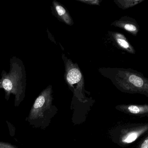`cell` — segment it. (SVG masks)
Here are the masks:
<instances>
[{"mask_svg":"<svg viewBox=\"0 0 148 148\" xmlns=\"http://www.w3.org/2000/svg\"><path fill=\"white\" fill-rule=\"evenodd\" d=\"M10 69L7 73L2 71L0 79V89L5 91V98L8 99L10 94L15 96L16 102L21 100L24 94L26 85L25 67L22 61L16 56L10 59Z\"/></svg>","mask_w":148,"mask_h":148,"instance_id":"7a4b0ae2","label":"cell"},{"mask_svg":"<svg viewBox=\"0 0 148 148\" xmlns=\"http://www.w3.org/2000/svg\"><path fill=\"white\" fill-rule=\"evenodd\" d=\"M0 148H16L11 144L5 142H0Z\"/></svg>","mask_w":148,"mask_h":148,"instance_id":"4fadbf2b","label":"cell"},{"mask_svg":"<svg viewBox=\"0 0 148 148\" xmlns=\"http://www.w3.org/2000/svg\"><path fill=\"white\" fill-rule=\"evenodd\" d=\"M65 61L66 73L65 78L68 84L76 90H82L84 85V79L82 73L78 67L74 64L72 61L66 59Z\"/></svg>","mask_w":148,"mask_h":148,"instance_id":"277c9868","label":"cell"},{"mask_svg":"<svg viewBox=\"0 0 148 148\" xmlns=\"http://www.w3.org/2000/svg\"><path fill=\"white\" fill-rule=\"evenodd\" d=\"M108 73L114 84L122 92L148 97V78L142 73L131 68L110 69Z\"/></svg>","mask_w":148,"mask_h":148,"instance_id":"6da1fadb","label":"cell"},{"mask_svg":"<svg viewBox=\"0 0 148 148\" xmlns=\"http://www.w3.org/2000/svg\"><path fill=\"white\" fill-rule=\"evenodd\" d=\"M79 1L82 2L84 3L87 4H90V5H99L101 1H97V0H91V1Z\"/></svg>","mask_w":148,"mask_h":148,"instance_id":"7c38bea8","label":"cell"},{"mask_svg":"<svg viewBox=\"0 0 148 148\" xmlns=\"http://www.w3.org/2000/svg\"></svg>","mask_w":148,"mask_h":148,"instance_id":"5bb4252c","label":"cell"},{"mask_svg":"<svg viewBox=\"0 0 148 148\" xmlns=\"http://www.w3.org/2000/svg\"><path fill=\"white\" fill-rule=\"evenodd\" d=\"M53 3L57 17L60 18L61 21H63L66 24L72 25L73 23V20L66 9L58 2L54 1Z\"/></svg>","mask_w":148,"mask_h":148,"instance_id":"9c48e42d","label":"cell"},{"mask_svg":"<svg viewBox=\"0 0 148 148\" xmlns=\"http://www.w3.org/2000/svg\"><path fill=\"white\" fill-rule=\"evenodd\" d=\"M111 25L124 30L134 36H136L140 30V26L136 20L127 16L115 21Z\"/></svg>","mask_w":148,"mask_h":148,"instance_id":"8992f818","label":"cell"},{"mask_svg":"<svg viewBox=\"0 0 148 148\" xmlns=\"http://www.w3.org/2000/svg\"><path fill=\"white\" fill-rule=\"evenodd\" d=\"M137 148H148V134L143 137L138 144Z\"/></svg>","mask_w":148,"mask_h":148,"instance_id":"8fae6325","label":"cell"},{"mask_svg":"<svg viewBox=\"0 0 148 148\" xmlns=\"http://www.w3.org/2000/svg\"><path fill=\"white\" fill-rule=\"evenodd\" d=\"M110 35L114 44L118 48L129 54H136L135 49L123 34L118 32H111Z\"/></svg>","mask_w":148,"mask_h":148,"instance_id":"ba28073f","label":"cell"},{"mask_svg":"<svg viewBox=\"0 0 148 148\" xmlns=\"http://www.w3.org/2000/svg\"><path fill=\"white\" fill-rule=\"evenodd\" d=\"M51 87L42 91L36 98L29 115L30 120H34L42 116L45 109L49 106L51 102Z\"/></svg>","mask_w":148,"mask_h":148,"instance_id":"5b68a950","label":"cell"},{"mask_svg":"<svg viewBox=\"0 0 148 148\" xmlns=\"http://www.w3.org/2000/svg\"><path fill=\"white\" fill-rule=\"evenodd\" d=\"M148 134V123H127L117 129L115 140L121 147H128Z\"/></svg>","mask_w":148,"mask_h":148,"instance_id":"3957f363","label":"cell"},{"mask_svg":"<svg viewBox=\"0 0 148 148\" xmlns=\"http://www.w3.org/2000/svg\"><path fill=\"white\" fill-rule=\"evenodd\" d=\"M124 114L138 117H148V104H122L116 106Z\"/></svg>","mask_w":148,"mask_h":148,"instance_id":"52a82bcc","label":"cell"},{"mask_svg":"<svg viewBox=\"0 0 148 148\" xmlns=\"http://www.w3.org/2000/svg\"><path fill=\"white\" fill-rule=\"evenodd\" d=\"M144 1L145 0H116L114 2L120 8L126 10L133 8Z\"/></svg>","mask_w":148,"mask_h":148,"instance_id":"30bf717a","label":"cell"}]
</instances>
